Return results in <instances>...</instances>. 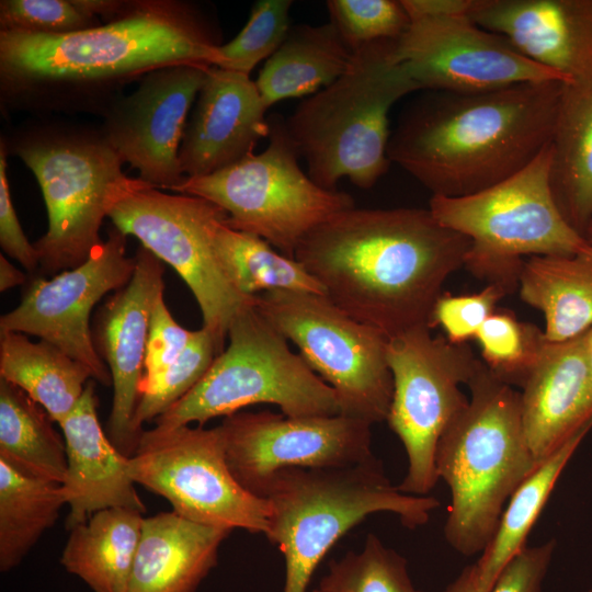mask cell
Instances as JSON below:
<instances>
[{
	"label": "cell",
	"instance_id": "obj_24",
	"mask_svg": "<svg viewBox=\"0 0 592 592\" xmlns=\"http://www.w3.org/2000/svg\"><path fill=\"white\" fill-rule=\"evenodd\" d=\"M230 533L173 511L145 517L126 592H197Z\"/></svg>",
	"mask_w": 592,
	"mask_h": 592
},
{
	"label": "cell",
	"instance_id": "obj_9",
	"mask_svg": "<svg viewBox=\"0 0 592 592\" xmlns=\"http://www.w3.org/2000/svg\"><path fill=\"white\" fill-rule=\"evenodd\" d=\"M227 339L201 380L155 426H203L258 403L275 405L287 417L340 414L334 390L291 350L255 299L232 317Z\"/></svg>",
	"mask_w": 592,
	"mask_h": 592
},
{
	"label": "cell",
	"instance_id": "obj_27",
	"mask_svg": "<svg viewBox=\"0 0 592 592\" xmlns=\"http://www.w3.org/2000/svg\"><path fill=\"white\" fill-rule=\"evenodd\" d=\"M519 293L542 311L548 342H562L592 328V251L536 255L524 261Z\"/></svg>",
	"mask_w": 592,
	"mask_h": 592
},
{
	"label": "cell",
	"instance_id": "obj_35",
	"mask_svg": "<svg viewBox=\"0 0 592 592\" xmlns=\"http://www.w3.org/2000/svg\"><path fill=\"white\" fill-rule=\"evenodd\" d=\"M311 592H424L414 587L407 559L373 533L360 551H349L329 563Z\"/></svg>",
	"mask_w": 592,
	"mask_h": 592
},
{
	"label": "cell",
	"instance_id": "obj_37",
	"mask_svg": "<svg viewBox=\"0 0 592 592\" xmlns=\"http://www.w3.org/2000/svg\"><path fill=\"white\" fill-rule=\"evenodd\" d=\"M291 0H259L242 30L230 42L219 45L216 67L250 76L255 66L269 59L286 38Z\"/></svg>",
	"mask_w": 592,
	"mask_h": 592
},
{
	"label": "cell",
	"instance_id": "obj_33",
	"mask_svg": "<svg viewBox=\"0 0 592 592\" xmlns=\"http://www.w3.org/2000/svg\"><path fill=\"white\" fill-rule=\"evenodd\" d=\"M214 244L235 287L252 297L270 291H299L326 295L323 286L296 259L288 258L260 237L216 224Z\"/></svg>",
	"mask_w": 592,
	"mask_h": 592
},
{
	"label": "cell",
	"instance_id": "obj_25",
	"mask_svg": "<svg viewBox=\"0 0 592 592\" xmlns=\"http://www.w3.org/2000/svg\"><path fill=\"white\" fill-rule=\"evenodd\" d=\"M550 144L554 197L584 236L592 220V76L563 83Z\"/></svg>",
	"mask_w": 592,
	"mask_h": 592
},
{
	"label": "cell",
	"instance_id": "obj_46",
	"mask_svg": "<svg viewBox=\"0 0 592 592\" xmlns=\"http://www.w3.org/2000/svg\"><path fill=\"white\" fill-rule=\"evenodd\" d=\"M588 361L591 373V383H592V328L588 331Z\"/></svg>",
	"mask_w": 592,
	"mask_h": 592
},
{
	"label": "cell",
	"instance_id": "obj_2",
	"mask_svg": "<svg viewBox=\"0 0 592 592\" xmlns=\"http://www.w3.org/2000/svg\"><path fill=\"white\" fill-rule=\"evenodd\" d=\"M219 45L189 3L129 1L121 15L73 33L0 32L1 95L15 106L84 109L161 68L216 66Z\"/></svg>",
	"mask_w": 592,
	"mask_h": 592
},
{
	"label": "cell",
	"instance_id": "obj_14",
	"mask_svg": "<svg viewBox=\"0 0 592 592\" xmlns=\"http://www.w3.org/2000/svg\"><path fill=\"white\" fill-rule=\"evenodd\" d=\"M109 217L117 230L137 238L177 271L201 309L203 328L224 351L232 317L257 296H244L235 287L217 254L214 228L228 218L227 213L205 198L169 194L147 184L124 195Z\"/></svg>",
	"mask_w": 592,
	"mask_h": 592
},
{
	"label": "cell",
	"instance_id": "obj_12",
	"mask_svg": "<svg viewBox=\"0 0 592 592\" xmlns=\"http://www.w3.org/2000/svg\"><path fill=\"white\" fill-rule=\"evenodd\" d=\"M387 362L394 390L386 421L408 458L398 488L407 494L428 496L439 480L437 443L467 407L469 398L460 385H468L481 360L466 343H451L432 335L429 326H419L388 339Z\"/></svg>",
	"mask_w": 592,
	"mask_h": 592
},
{
	"label": "cell",
	"instance_id": "obj_19",
	"mask_svg": "<svg viewBox=\"0 0 592 592\" xmlns=\"http://www.w3.org/2000/svg\"><path fill=\"white\" fill-rule=\"evenodd\" d=\"M130 281L107 299L98 315L93 341L106 364L113 385L107 436L130 457L143 432L134 425L144 378L149 321L153 305L163 293V266L140 246Z\"/></svg>",
	"mask_w": 592,
	"mask_h": 592
},
{
	"label": "cell",
	"instance_id": "obj_30",
	"mask_svg": "<svg viewBox=\"0 0 592 592\" xmlns=\"http://www.w3.org/2000/svg\"><path fill=\"white\" fill-rule=\"evenodd\" d=\"M0 378L25 391L59 424L77 406L92 375L44 340L0 332Z\"/></svg>",
	"mask_w": 592,
	"mask_h": 592
},
{
	"label": "cell",
	"instance_id": "obj_7",
	"mask_svg": "<svg viewBox=\"0 0 592 592\" xmlns=\"http://www.w3.org/2000/svg\"><path fill=\"white\" fill-rule=\"evenodd\" d=\"M550 167L549 143L527 166L501 182L466 196H432L429 203L440 224L469 238L464 267L509 294L517 288L524 257L592 251V244L567 221L556 203Z\"/></svg>",
	"mask_w": 592,
	"mask_h": 592
},
{
	"label": "cell",
	"instance_id": "obj_29",
	"mask_svg": "<svg viewBox=\"0 0 592 592\" xmlns=\"http://www.w3.org/2000/svg\"><path fill=\"white\" fill-rule=\"evenodd\" d=\"M592 422L582 426L537 464L510 497L497 531L473 563L479 592H488L506 563L526 547L528 534L545 508L560 475L578 449Z\"/></svg>",
	"mask_w": 592,
	"mask_h": 592
},
{
	"label": "cell",
	"instance_id": "obj_32",
	"mask_svg": "<svg viewBox=\"0 0 592 592\" xmlns=\"http://www.w3.org/2000/svg\"><path fill=\"white\" fill-rule=\"evenodd\" d=\"M61 483L26 474L0 459V570L15 568L59 517Z\"/></svg>",
	"mask_w": 592,
	"mask_h": 592
},
{
	"label": "cell",
	"instance_id": "obj_36",
	"mask_svg": "<svg viewBox=\"0 0 592 592\" xmlns=\"http://www.w3.org/2000/svg\"><path fill=\"white\" fill-rule=\"evenodd\" d=\"M223 351L205 328L181 356L156 378L141 385L134 425L143 432L145 423L155 421L183 398L205 375L214 358Z\"/></svg>",
	"mask_w": 592,
	"mask_h": 592
},
{
	"label": "cell",
	"instance_id": "obj_4",
	"mask_svg": "<svg viewBox=\"0 0 592 592\" xmlns=\"http://www.w3.org/2000/svg\"><path fill=\"white\" fill-rule=\"evenodd\" d=\"M467 407L442 434L435 469L451 491L444 536L464 556L482 553L512 493L535 469L520 391L480 362Z\"/></svg>",
	"mask_w": 592,
	"mask_h": 592
},
{
	"label": "cell",
	"instance_id": "obj_13",
	"mask_svg": "<svg viewBox=\"0 0 592 592\" xmlns=\"http://www.w3.org/2000/svg\"><path fill=\"white\" fill-rule=\"evenodd\" d=\"M128 473L180 516L206 526L266 535L269 502L234 477L221 430L183 425L144 430Z\"/></svg>",
	"mask_w": 592,
	"mask_h": 592
},
{
	"label": "cell",
	"instance_id": "obj_39",
	"mask_svg": "<svg viewBox=\"0 0 592 592\" xmlns=\"http://www.w3.org/2000/svg\"><path fill=\"white\" fill-rule=\"evenodd\" d=\"M101 24L88 0L0 1V32L59 35Z\"/></svg>",
	"mask_w": 592,
	"mask_h": 592
},
{
	"label": "cell",
	"instance_id": "obj_3",
	"mask_svg": "<svg viewBox=\"0 0 592 592\" xmlns=\"http://www.w3.org/2000/svg\"><path fill=\"white\" fill-rule=\"evenodd\" d=\"M563 82L521 83L420 100L390 134L387 155L432 196L482 191L527 166L554 135Z\"/></svg>",
	"mask_w": 592,
	"mask_h": 592
},
{
	"label": "cell",
	"instance_id": "obj_31",
	"mask_svg": "<svg viewBox=\"0 0 592 592\" xmlns=\"http://www.w3.org/2000/svg\"><path fill=\"white\" fill-rule=\"evenodd\" d=\"M53 423L25 391L0 378V459L32 476L62 483L66 444Z\"/></svg>",
	"mask_w": 592,
	"mask_h": 592
},
{
	"label": "cell",
	"instance_id": "obj_44",
	"mask_svg": "<svg viewBox=\"0 0 592 592\" xmlns=\"http://www.w3.org/2000/svg\"><path fill=\"white\" fill-rule=\"evenodd\" d=\"M409 19L446 14H468L473 0H401Z\"/></svg>",
	"mask_w": 592,
	"mask_h": 592
},
{
	"label": "cell",
	"instance_id": "obj_40",
	"mask_svg": "<svg viewBox=\"0 0 592 592\" xmlns=\"http://www.w3.org/2000/svg\"><path fill=\"white\" fill-rule=\"evenodd\" d=\"M508 294L503 286L493 283L473 294L442 293L433 306L430 327H441L454 344L475 340L483 322L497 310V304Z\"/></svg>",
	"mask_w": 592,
	"mask_h": 592
},
{
	"label": "cell",
	"instance_id": "obj_42",
	"mask_svg": "<svg viewBox=\"0 0 592 592\" xmlns=\"http://www.w3.org/2000/svg\"><path fill=\"white\" fill-rule=\"evenodd\" d=\"M197 331L180 326L168 309L163 293L159 295L149 321L143 384L173 364L196 338Z\"/></svg>",
	"mask_w": 592,
	"mask_h": 592
},
{
	"label": "cell",
	"instance_id": "obj_28",
	"mask_svg": "<svg viewBox=\"0 0 592 592\" xmlns=\"http://www.w3.org/2000/svg\"><path fill=\"white\" fill-rule=\"evenodd\" d=\"M144 513L112 508L70 530L60 563L93 592H126L139 544Z\"/></svg>",
	"mask_w": 592,
	"mask_h": 592
},
{
	"label": "cell",
	"instance_id": "obj_20",
	"mask_svg": "<svg viewBox=\"0 0 592 592\" xmlns=\"http://www.w3.org/2000/svg\"><path fill=\"white\" fill-rule=\"evenodd\" d=\"M267 110L250 76L209 67L179 150L183 175H208L253 153L270 134Z\"/></svg>",
	"mask_w": 592,
	"mask_h": 592
},
{
	"label": "cell",
	"instance_id": "obj_11",
	"mask_svg": "<svg viewBox=\"0 0 592 592\" xmlns=\"http://www.w3.org/2000/svg\"><path fill=\"white\" fill-rule=\"evenodd\" d=\"M255 306L334 390L340 414L369 424L387 420L394 383L383 332L326 295L270 291L255 296Z\"/></svg>",
	"mask_w": 592,
	"mask_h": 592
},
{
	"label": "cell",
	"instance_id": "obj_45",
	"mask_svg": "<svg viewBox=\"0 0 592 592\" xmlns=\"http://www.w3.org/2000/svg\"><path fill=\"white\" fill-rule=\"evenodd\" d=\"M26 281L24 272L15 267L4 255L0 254V291L20 286Z\"/></svg>",
	"mask_w": 592,
	"mask_h": 592
},
{
	"label": "cell",
	"instance_id": "obj_18",
	"mask_svg": "<svg viewBox=\"0 0 592 592\" xmlns=\"http://www.w3.org/2000/svg\"><path fill=\"white\" fill-rule=\"evenodd\" d=\"M209 67L182 64L155 70L106 110L101 134L141 181L172 191L184 180L179 150Z\"/></svg>",
	"mask_w": 592,
	"mask_h": 592
},
{
	"label": "cell",
	"instance_id": "obj_6",
	"mask_svg": "<svg viewBox=\"0 0 592 592\" xmlns=\"http://www.w3.org/2000/svg\"><path fill=\"white\" fill-rule=\"evenodd\" d=\"M254 494L269 502L265 536L284 557L283 592H307L328 551L368 515L394 513L402 525L415 528L441 504L432 496L401 492L377 458L344 468L282 469Z\"/></svg>",
	"mask_w": 592,
	"mask_h": 592
},
{
	"label": "cell",
	"instance_id": "obj_8",
	"mask_svg": "<svg viewBox=\"0 0 592 592\" xmlns=\"http://www.w3.org/2000/svg\"><path fill=\"white\" fill-rule=\"evenodd\" d=\"M12 151L36 178L45 202L48 227L33 243L44 274L84 262L102 242L100 229L112 207L148 184L123 172L124 162L101 132L41 128L19 137Z\"/></svg>",
	"mask_w": 592,
	"mask_h": 592
},
{
	"label": "cell",
	"instance_id": "obj_41",
	"mask_svg": "<svg viewBox=\"0 0 592 592\" xmlns=\"http://www.w3.org/2000/svg\"><path fill=\"white\" fill-rule=\"evenodd\" d=\"M555 547L554 539L526 546L506 563L488 592H542ZM442 592H479L473 565L466 566Z\"/></svg>",
	"mask_w": 592,
	"mask_h": 592
},
{
	"label": "cell",
	"instance_id": "obj_47",
	"mask_svg": "<svg viewBox=\"0 0 592 592\" xmlns=\"http://www.w3.org/2000/svg\"><path fill=\"white\" fill-rule=\"evenodd\" d=\"M584 238L592 244V220L584 231Z\"/></svg>",
	"mask_w": 592,
	"mask_h": 592
},
{
	"label": "cell",
	"instance_id": "obj_5",
	"mask_svg": "<svg viewBox=\"0 0 592 592\" xmlns=\"http://www.w3.org/2000/svg\"><path fill=\"white\" fill-rule=\"evenodd\" d=\"M396 41L356 48L343 75L299 103L285 122L308 175L323 189L337 190L348 178L368 190L389 169L390 109L419 90L396 56Z\"/></svg>",
	"mask_w": 592,
	"mask_h": 592
},
{
	"label": "cell",
	"instance_id": "obj_22",
	"mask_svg": "<svg viewBox=\"0 0 592 592\" xmlns=\"http://www.w3.org/2000/svg\"><path fill=\"white\" fill-rule=\"evenodd\" d=\"M588 331L567 341L547 342L521 386L523 428L537 463L592 422Z\"/></svg>",
	"mask_w": 592,
	"mask_h": 592
},
{
	"label": "cell",
	"instance_id": "obj_48",
	"mask_svg": "<svg viewBox=\"0 0 592 592\" xmlns=\"http://www.w3.org/2000/svg\"><path fill=\"white\" fill-rule=\"evenodd\" d=\"M588 592H592V588Z\"/></svg>",
	"mask_w": 592,
	"mask_h": 592
},
{
	"label": "cell",
	"instance_id": "obj_23",
	"mask_svg": "<svg viewBox=\"0 0 592 592\" xmlns=\"http://www.w3.org/2000/svg\"><path fill=\"white\" fill-rule=\"evenodd\" d=\"M94 384L89 382L73 410L58 424L66 444L67 470L61 483L70 531L98 511L126 508L145 513L128 473L129 457L111 442L99 422Z\"/></svg>",
	"mask_w": 592,
	"mask_h": 592
},
{
	"label": "cell",
	"instance_id": "obj_1",
	"mask_svg": "<svg viewBox=\"0 0 592 592\" xmlns=\"http://www.w3.org/2000/svg\"><path fill=\"white\" fill-rule=\"evenodd\" d=\"M470 246L429 208L354 206L311 230L295 259L335 306L389 339L430 327L442 286Z\"/></svg>",
	"mask_w": 592,
	"mask_h": 592
},
{
	"label": "cell",
	"instance_id": "obj_34",
	"mask_svg": "<svg viewBox=\"0 0 592 592\" xmlns=\"http://www.w3.org/2000/svg\"><path fill=\"white\" fill-rule=\"evenodd\" d=\"M475 340L486 367L504 383L520 387L548 342L544 330L520 320L508 309H497L483 322Z\"/></svg>",
	"mask_w": 592,
	"mask_h": 592
},
{
	"label": "cell",
	"instance_id": "obj_21",
	"mask_svg": "<svg viewBox=\"0 0 592 592\" xmlns=\"http://www.w3.org/2000/svg\"><path fill=\"white\" fill-rule=\"evenodd\" d=\"M468 15L568 83L592 76V0H473Z\"/></svg>",
	"mask_w": 592,
	"mask_h": 592
},
{
	"label": "cell",
	"instance_id": "obj_17",
	"mask_svg": "<svg viewBox=\"0 0 592 592\" xmlns=\"http://www.w3.org/2000/svg\"><path fill=\"white\" fill-rule=\"evenodd\" d=\"M396 56L419 90L478 93L527 82L568 83L468 14L411 19L396 41Z\"/></svg>",
	"mask_w": 592,
	"mask_h": 592
},
{
	"label": "cell",
	"instance_id": "obj_38",
	"mask_svg": "<svg viewBox=\"0 0 592 592\" xmlns=\"http://www.w3.org/2000/svg\"><path fill=\"white\" fill-rule=\"evenodd\" d=\"M330 22L354 52L385 39H398L410 25L401 0H328Z\"/></svg>",
	"mask_w": 592,
	"mask_h": 592
},
{
	"label": "cell",
	"instance_id": "obj_10",
	"mask_svg": "<svg viewBox=\"0 0 592 592\" xmlns=\"http://www.w3.org/2000/svg\"><path fill=\"white\" fill-rule=\"evenodd\" d=\"M269 122L263 151L208 175L186 177L172 191L216 204L227 213L230 228L260 237L295 259L311 230L355 205L350 194L312 181L299 166L285 122Z\"/></svg>",
	"mask_w": 592,
	"mask_h": 592
},
{
	"label": "cell",
	"instance_id": "obj_15",
	"mask_svg": "<svg viewBox=\"0 0 592 592\" xmlns=\"http://www.w3.org/2000/svg\"><path fill=\"white\" fill-rule=\"evenodd\" d=\"M126 237L114 226L89 258L50 278H34L20 304L0 317V332L38 337L84 365L104 386L112 377L99 355L90 315L103 296L124 287L135 271V257H126Z\"/></svg>",
	"mask_w": 592,
	"mask_h": 592
},
{
	"label": "cell",
	"instance_id": "obj_43",
	"mask_svg": "<svg viewBox=\"0 0 592 592\" xmlns=\"http://www.w3.org/2000/svg\"><path fill=\"white\" fill-rule=\"evenodd\" d=\"M7 145H0V246L5 254L16 260L26 271L39 269L38 253L21 225L11 200L7 177Z\"/></svg>",
	"mask_w": 592,
	"mask_h": 592
},
{
	"label": "cell",
	"instance_id": "obj_26",
	"mask_svg": "<svg viewBox=\"0 0 592 592\" xmlns=\"http://www.w3.org/2000/svg\"><path fill=\"white\" fill-rule=\"evenodd\" d=\"M353 50L329 21L291 27L278 49L265 61L255 84L270 109L291 98L310 96L330 86L349 67Z\"/></svg>",
	"mask_w": 592,
	"mask_h": 592
},
{
	"label": "cell",
	"instance_id": "obj_16",
	"mask_svg": "<svg viewBox=\"0 0 592 592\" xmlns=\"http://www.w3.org/2000/svg\"><path fill=\"white\" fill-rule=\"evenodd\" d=\"M371 426L342 414L287 417L271 411H239L219 424L228 466L253 494L282 469L344 468L376 458Z\"/></svg>",
	"mask_w": 592,
	"mask_h": 592
}]
</instances>
